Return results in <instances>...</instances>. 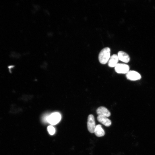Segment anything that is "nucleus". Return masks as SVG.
Returning a JSON list of instances; mask_svg holds the SVG:
<instances>
[{
    "instance_id": "obj_1",
    "label": "nucleus",
    "mask_w": 155,
    "mask_h": 155,
    "mask_svg": "<svg viewBox=\"0 0 155 155\" xmlns=\"http://www.w3.org/2000/svg\"><path fill=\"white\" fill-rule=\"evenodd\" d=\"M110 49L109 47H105L102 49L98 55V59L100 62L102 64H106L110 57Z\"/></svg>"
},
{
    "instance_id": "obj_5",
    "label": "nucleus",
    "mask_w": 155,
    "mask_h": 155,
    "mask_svg": "<svg viewBox=\"0 0 155 155\" xmlns=\"http://www.w3.org/2000/svg\"><path fill=\"white\" fill-rule=\"evenodd\" d=\"M127 79L132 81L140 80L141 78V75L138 72L135 71H129L126 74Z\"/></svg>"
},
{
    "instance_id": "obj_10",
    "label": "nucleus",
    "mask_w": 155,
    "mask_h": 155,
    "mask_svg": "<svg viewBox=\"0 0 155 155\" xmlns=\"http://www.w3.org/2000/svg\"><path fill=\"white\" fill-rule=\"evenodd\" d=\"M94 133L98 137H102L105 135L104 131L100 124L96 125Z\"/></svg>"
},
{
    "instance_id": "obj_3",
    "label": "nucleus",
    "mask_w": 155,
    "mask_h": 155,
    "mask_svg": "<svg viewBox=\"0 0 155 155\" xmlns=\"http://www.w3.org/2000/svg\"><path fill=\"white\" fill-rule=\"evenodd\" d=\"M87 127L88 131L91 133H94L96 125L94 116L89 115L88 118Z\"/></svg>"
},
{
    "instance_id": "obj_2",
    "label": "nucleus",
    "mask_w": 155,
    "mask_h": 155,
    "mask_svg": "<svg viewBox=\"0 0 155 155\" xmlns=\"http://www.w3.org/2000/svg\"><path fill=\"white\" fill-rule=\"evenodd\" d=\"M61 119V116L59 113L54 112L48 115L47 122L52 125H55L60 121Z\"/></svg>"
},
{
    "instance_id": "obj_9",
    "label": "nucleus",
    "mask_w": 155,
    "mask_h": 155,
    "mask_svg": "<svg viewBox=\"0 0 155 155\" xmlns=\"http://www.w3.org/2000/svg\"><path fill=\"white\" fill-rule=\"evenodd\" d=\"M119 58L117 55L114 54L110 57L108 62V65L110 67H115L118 64Z\"/></svg>"
},
{
    "instance_id": "obj_8",
    "label": "nucleus",
    "mask_w": 155,
    "mask_h": 155,
    "mask_svg": "<svg viewBox=\"0 0 155 155\" xmlns=\"http://www.w3.org/2000/svg\"><path fill=\"white\" fill-rule=\"evenodd\" d=\"M97 120L100 123L106 127H109L111 124V121L107 117L101 115H98L97 117Z\"/></svg>"
},
{
    "instance_id": "obj_7",
    "label": "nucleus",
    "mask_w": 155,
    "mask_h": 155,
    "mask_svg": "<svg viewBox=\"0 0 155 155\" xmlns=\"http://www.w3.org/2000/svg\"><path fill=\"white\" fill-rule=\"evenodd\" d=\"M117 56L119 60L123 62L127 63L130 61V58L129 55L124 51H119L118 53Z\"/></svg>"
},
{
    "instance_id": "obj_11",
    "label": "nucleus",
    "mask_w": 155,
    "mask_h": 155,
    "mask_svg": "<svg viewBox=\"0 0 155 155\" xmlns=\"http://www.w3.org/2000/svg\"><path fill=\"white\" fill-rule=\"evenodd\" d=\"M47 130L49 133L51 135H53L55 133V130L54 127L51 125L49 126L48 127Z\"/></svg>"
},
{
    "instance_id": "obj_4",
    "label": "nucleus",
    "mask_w": 155,
    "mask_h": 155,
    "mask_svg": "<svg viewBox=\"0 0 155 155\" xmlns=\"http://www.w3.org/2000/svg\"><path fill=\"white\" fill-rule=\"evenodd\" d=\"M115 69V71L118 73L126 74L129 71V67L125 64L118 63Z\"/></svg>"
},
{
    "instance_id": "obj_6",
    "label": "nucleus",
    "mask_w": 155,
    "mask_h": 155,
    "mask_svg": "<svg viewBox=\"0 0 155 155\" xmlns=\"http://www.w3.org/2000/svg\"><path fill=\"white\" fill-rule=\"evenodd\" d=\"M96 113L98 115H101L106 117L110 116L111 113L108 109L104 106H100L96 110Z\"/></svg>"
}]
</instances>
